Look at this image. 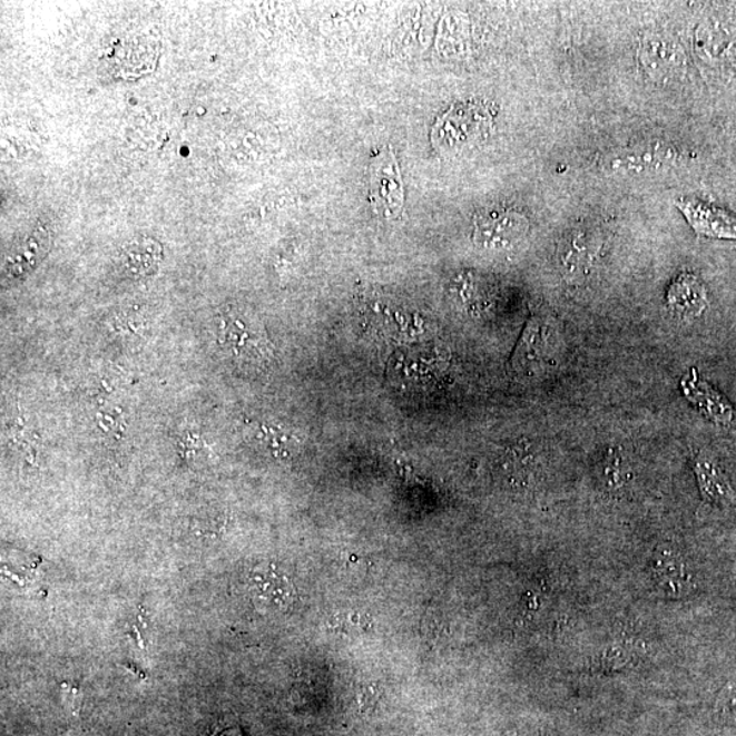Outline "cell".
I'll list each match as a JSON object with an SVG mask.
<instances>
[{"mask_svg":"<svg viewBox=\"0 0 736 736\" xmlns=\"http://www.w3.org/2000/svg\"><path fill=\"white\" fill-rule=\"evenodd\" d=\"M158 58L160 40L157 36L129 32L109 41L101 60L109 76L134 81L155 71Z\"/></svg>","mask_w":736,"mask_h":736,"instance_id":"1","label":"cell"},{"mask_svg":"<svg viewBox=\"0 0 736 736\" xmlns=\"http://www.w3.org/2000/svg\"><path fill=\"white\" fill-rule=\"evenodd\" d=\"M220 344L237 362L263 366L269 363L272 346L263 326L248 313L228 310L222 315Z\"/></svg>","mask_w":736,"mask_h":736,"instance_id":"2","label":"cell"},{"mask_svg":"<svg viewBox=\"0 0 736 736\" xmlns=\"http://www.w3.org/2000/svg\"><path fill=\"white\" fill-rule=\"evenodd\" d=\"M491 121L492 114L484 102H462L438 119L431 139L438 149H461L483 138Z\"/></svg>","mask_w":736,"mask_h":736,"instance_id":"3","label":"cell"},{"mask_svg":"<svg viewBox=\"0 0 736 736\" xmlns=\"http://www.w3.org/2000/svg\"><path fill=\"white\" fill-rule=\"evenodd\" d=\"M370 204L376 216L398 217L404 206V186L398 158L383 148L370 164Z\"/></svg>","mask_w":736,"mask_h":736,"instance_id":"4","label":"cell"},{"mask_svg":"<svg viewBox=\"0 0 736 736\" xmlns=\"http://www.w3.org/2000/svg\"><path fill=\"white\" fill-rule=\"evenodd\" d=\"M528 229V218L520 212L489 210L474 218L473 242L484 251H510L524 241Z\"/></svg>","mask_w":736,"mask_h":736,"instance_id":"5","label":"cell"},{"mask_svg":"<svg viewBox=\"0 0 736 736\" xmlns=\"http://www.w3.org/2000/svg\"><path fill=\"white\" fill-rule=\"evenodd\" d=\"M638 62L652 81L668 85L683 77L686 57L683 46L667 33H648L638 47Z\"/></svg>","mask_w":736,"mask_h":736,"instance_id":"6","label":"cell"},{"mask_svg":"<svg viewBox=\"0 0 736 736\" xmlns=\"http://www.w3.org/2000/svg\"><path fill=\"white\" fill-rule=\"evenodd\" d=\"M603 246L600 230L588 225L570 229L558 247V261L565 278L582 282L593 269Z\"/></svg>","mask_w":736,"mask_h":736,"instance_id":"7","label":"cell"},{"mask_svg":"<svg viewBox=\"0 0 736 736\" xmlns=\"http://www.w3.org/2000/svg\"><path fill=\"white\" fill-rule=\"evenodd\" d=\"M246 586L255 605L267 611L288 610L296 598L294 582L278 566L272 563L255 565L248 571Z\"/></svg>","mask_w":736,"mask_h":736,"instance_id":"8","label":"cell"},{"mask_svg":"<svg viewBox=\"0 0 736 736\" xmlns=\"http://www.w3.org/2000/svg\"><path fill=\"white\" fill-rule=\"evenodd\" d=\"M649 573L655 587L667 598H684L695 587L689 566L670 546H660L655 550L649 561Z\"/></svg>","mask_w":736,"mask_h":736,"instance_id":"9","label":"cell"},{"mask_svg":"<svg viewBox=\"0 0 736 736\" xmlns=\"http://www.w3.org/2000/svg\"><path fill=\"white\" fill-rule=\"evenodd\" d=\"M695 48L705 62H729L736 55V29L719 18H709L696 29Z\"/></svg>","mask_w":736,"mask_h":736,"instance_id":"10","label":"cell"},{"mask_svg":"<svg viewBox=\"0 0 736 736\" xmlns=\"http://www.w3.org/2000/svg\"><path fill=\"white\" fill-rule=\"evenodd\" d=\"M51 234L45 227H36L10 248L3 263L4 276L9 279L21 278L46 257L50 251Z\"/></svg>","mask_w":736,"mask_h":736,"instance_id":"11","label":"cell"},{"mask_svg":"<svg viewBox=\"0 0 736 736\" xmlns=\"http://www.w3.org/2000/svg\"><path fill=\"white\" fill-rule=\"evenodd\" d=\"M683 391L685 398L710 422L719 425H729L734 422L735 411L732 403L708 382L699 379L696 370L685 376Z\"/></svg>","mask_w":736,"mask_h":736,"instance_id":"12","label":"cell"},{"mask_svg":"<svg viewBox=\"0 0 736 736\" xmlns=\"http://www.w3.org/2000/svg\"><path fill=\"white\" fill-rule=\"evenodd\" d=\"M699 492L705 501L716 507L732 508L736 504V491L717 461L707 453H699L693 464Z\"/></svg>","mask_w":736,"mask_h":736,"instance_id":"13","label":"cell"},{"mask_svg":"<svg viewBox=\"0 0 736 736\" xmlns=\"http://www.w3.org/2000/svg\"><path fill=\"white\" fill-rule=\"evenodd\" d=\"M678 151L666 144L630 146L612 158L611 168L620 173L654 171L677 161Z\"/></svg>","mask_w":736,"mask_h":736,"instance_id":"14","label":"cell"},{"mask_svg":"<svg viewBox=\"0 0 736 736\" xmlns=\"http://www.w3.org/2000/svg\"><path fill=\"white\" fill-rule=\"evenodd\" d=\"M667 300L673 312L685 320L697 318L708 308L707 290L689 273L675 279L668 291Z\"/></svg>","mask_w":736,"mask_h":736,"instance_id":"15","label":"cell"},{"mask_svg":"<svg viewBox=\"0 0 736 736\" xmlns=\"http://www.w3.org/2000/svg\"><path fill=\"white\" fill-rule=\"evenodd\" d=\"M684 210L697 234L717 239H736V218L728 213L704 204H689Z\"/></svg>","mask_w":736,"mask_h":736,"instance_id":"16","label":"cell"},{"mask_svg":"<svg viewBox=\"0 0 736 736\" xmlns=\"http://www.w3.org/2000/svg\"><path fill=\"white\" fill-rule=\"evenodd\" d=\"M247 434L257 446L276 459H292L302 446L300 436L273 423H253Z\"/></svg>","mask_w":736,"mask_h":736,"instance_id":"17","label":"cell"},{"mask_svg":"<svg viewBox=\"0 0 736 736\" xmlns=\"http://www.w3.org/2000/svg\"><path fill=\"white\" fill-rule=\"evenodd\" d=\"M163 259L161 246L150 237H138L127 243L121 253V264L134 277L154 275Z\"/></svg>","mask_w":736,"mask_h":736,"instance_id":"18","label":"cell"},{"mask_svg":"<svg viewBox=\"0 0 736 736\" xmlns=\"http://www.w3.org/2000/svg\"><path fill=\"white\" fill-rule=\"evenodd\" d=\"M642 648L632 640L614 641L598 656L593 665L600 673L629 670L641 659Z\"/></svg>","mask_w":736,"mask_h":736,"instance_id":"19","label":"cell"},{"mask_svg":"<svg viewBox=\"0 0 736 736\" xmlns=\"http://www.w3.org/2000/svg\"><path fill=\"white\" fill-rule=\"evenodd\" d=\"M550 326L538 320L531 322L526 333L524 342L521 344V359L529 364L544 361L553 346L550 345Z\"/></svg>","mask_w":736,"mask_h":736,"instance_id":"20","label":"cell"},{"mask_svg":"<svg viewBox=\"0 0 736 736\" xmlns=\"http://www.w3.org/2000/svg\"><path fill=\"white\" fill-rule=\"evenodd\" d=\"M179 453L186 460H196L204 453L205 442L198 431L187 430L178 441Z\"/></svg>","mask_w":736,"mask_h":736,"instance_id":"21","label":"cell"},{"mask_svg":"<svg viewBox=\"0 0 736 736\" xmlns=\"http://www.w3.org/2000/svg\"><path fill=\"white\" fill-rule=\"evenodd\" d=\"M608 489H620L625 482L622 459L619 455H608L605 468Z\"/></svg>","mask_w":736,"mask_h":736,"instance_id":"22","label":"cell"}]
</instances>
